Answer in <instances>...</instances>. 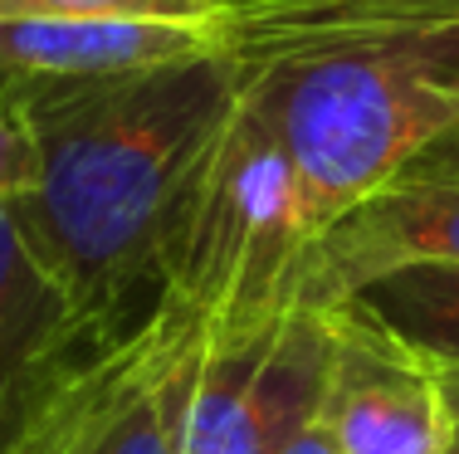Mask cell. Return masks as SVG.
Listing matches in <instances>:
<instances>
[{"label": "cell", "mask_w": 459, "mask_h": 454, "mask_svg": "<svg viewBox=\"0 0 459 454\" xmlns=\"http://www.w3.org/2000/svg\"><path fill=\"white\" fill-rule=\"evenodd\" d=\"M35 147L15 230L74 318L133 342L157 318V264L186 176L239 93V64L201 54L93 83H0Z\"/></svg>", "instance_id": "obj_1"}, {"label": "cell", "mask_w": 459, "mask_h": 454, "mask_svg": "<svg viewBox=\"0 0 459 454\" xmlns=\"http://www.w3.org/2000/svg\"><path fill=\"white\" fill-rule=\"evenodd\" d=\"M313 244L308 205L264 99L245 83L186 176L157 264V313L245 342L299 308L303 254Z\"/></svg>", "instance_id": "obj_2"}, {"label": "cell", "mask_w": 459, "mask_h": 454, "mask_svg": "<svg viewBox=\"0 0 459 454\" xmlns=\"http://www.w3.org/2000/svg\"><path fill=\"white\" fill-rule=\"evenodd\" d=\"M327 362V308H293L245 342H205L181 454H279L318 420Z\"/></svg>", "instance_id": "obj_3"}, {"label": "cell", "mask_w": 459, "mask_h": 454, "mask_svg": "<svg viewBox=\"0 0 459 454\" xmlns=\"http://www.w3.org/2000/svg\"><path fill=\"white\" fill-rule=\"evenodd\" d=\"M333 362L318 425L337 454H445L455 445V410L430 356L381 328L357 303L327 308Z\"/></svg>", "instance_id": "obj_4"}, {"label": "cell", "mask_w": 459, "mask_h": 454, "mask_svg": "<svg viewBox=\"0 0 459 454\" xmlns=\"http://www.w3.org/2000/svg\"><path fill=\"white\" fill-rule=\"evenodd\" d=\"M459 264V181H386L313 235L299 308H337L371 278Z\"/></svg>", "instance_id": "obj_5"}, {"label": "cell", "mask_w": 459, "mask_h": 454, "mask_svg": "<svg viewBox=\"0 0 459 454\" xmlns=\"http://www.w3.org/2000/svg\"><path fill=\"white\" fill-rule=\"evenodd\" d=\"M225 54L221 20L0 15V83H93Z\"/></svg>", "instance_id": "obj_6"}, {"label": "cell", "mask_w": 459, "mask_h": 454, "mask_svg": "<svg viewBox=\"0 0 459 454\" xmlns=\"http://www.w3.org/2000/svg\"><path fill=\"white\" fill-rule=\"evenodd\" d=\"M201 362H205V332L161 318V347L152 356L147 376L83 454H181L186 406H191Z\"/></svg>", "instance_id": "obj_7"}, {"label": "cell", "mask_w": 459, "mask_h": 454, "mask_svg": "<svg viewBox=\"0 0 459 454\" xmlns=\"http://www.w3.org/2000/svg\"><path fill=\"white\" fill-rule=\"evenodd\" d=\"M347 303L371 313L381 328H391L435 366H459V264L401 269V274L371 278Z\"/></svg>", "instance_id": "obj_8"}, {"label": "cell", "mask_w": 459, "mask_h": 454, "mask_svg": "<svg viewBox=\"0 0 459 454\" xmlns=\"http://www.w3.org/2000/svg\"><path fill=\"white\" fill-rule=\"evenodd\" d=\"M0 15H79V20H221V0H0Z\"/></svg>", "instance_id": "obj_9"}, {"label": "cell", "mask_w": 459, "mask_h": 454, "mask_svg": "<svg viewBox=\"0 0 459 454\" xmlns=\"http://www.w3.org/2000/svg\"><path fill=\"white\" fill-rule=\"evenodd\" d=\"M30 176H35V147L10 99L0 93V201H15L30 186Z\"/></svg>", "instance_id": "obj_10"}, {"label": "cell", "mask_w": 459, "mask_h": 454, "mask_svg": "<svg viewBox=\"0 0 459 454\" xmlns=\"http://www.w3.org/2000/svg\"><path fill=\"white\" fill-rule=\"evenodd\" d=\"M396 181H459V123L435 147H425Z\"/></svg>", "instance_id": "obj_11"}, {"label": "cell", "mask_w": 459, "mask_h": 454, "mask_svg": "<svg viewBox=\"0 0 459 454\" xmlns=\"http://www.w3.org/2000/svg\"><path fill=\"white\" fill-rule=\"evenodd\" d=\"M279 454H337V445L327 440V430L318 425V420H313V425L303 430L299 440H289V445H283Z\"/></svg>", "instance_id": "obj_12"}, {"label": "cell", "mask_w": 459, "mask_h": 454, "mask_svg": "<svg viewBox=\"0 0 459 454\" xmlns=\"http://www.w3.org/2000/svg\"><path fill=\"white\" fill-rule=\"evenodd\" d=\"M440 376H445V391H450V410H455V445L445 450V454H459V366H440Z\"/></svg>", "instance_id": "obj_13"}, {"label": "cell", "mask_w": 459, "mask_h": 454, "mask_svg": "<svg viewBox=\"0 0 459 454\" xmlns=\"http://www.w3.org/2000/svg\"><path fill=\"white\" fill-rule=\"evenodd\" d=\"M225 10H249V5H269V0H221Z\"/></svg>", "instance_id": "obj_14"}]
</instances>
